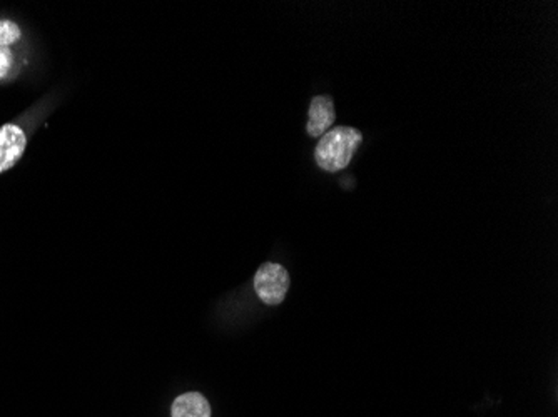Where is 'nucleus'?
<instances>
[{
	"label": "nucleus",
	"mask_w": 558,
	"mask_h": 417,
	"mask_svg": "<svg viewBox=\"0 0 558 417\" xmlns=\"http://www.w3.org/2000/svg\"><path fill=\"white\" fill-rule=\"evenodd\" d=\"M363 142V134L358 128H334L322 136L316 150L314 159L322 171H343L353 159V154Z\"/></svg>",
	"instance_id": "1"
},
{
	"label": "nucleus",
	"mask_w": 558,
	"mask_h": 417,
	"mask_svg": "<svg viewBox=\"0 0 558 417\" xmlns=\"http://www.w3.org/2000/svg\"><path fill=\"white\" fill-rule=\"evenodd\" d=\"M290 289L288 270L276 262H265L255 276V290L268 306L281 304Z\"/></svg>",
	"instance_id": "2"
},
{
	"label": "nucleus",
	"mask_w": 558,
	"mask_h": 417,
	"mask_svg": "<svg viewBox=\"0 0 558 417\" xmlns=\"http://www.w3.org/2000/svg\"><path fill=\"white\" fill-rule=\"evenodd\" d=\"M25 146L27 137L21 128L14 124L0 128V172L9 171L19 162Z\"/></svg>",
	"instance_id": "3"
},
{
	"label": "nucleus",
	"mask_w": 558,
	"mask_h": 417,
	"mask_svg": "<svg viewBox=\"0 0 558 417\" xmlns=\"http://www.w3.org/2000/svg\"><path fill=\"white\" fill-rule=\"evenodd\" d=\"M306 132L312 137H322L334 124V102L330 96L313 97Z\"/></svg>",
	"instance_id": "4"
},
{
	"label": "nucleus",
	"mask_w": 558,
	"mask_h": 417,
	"mask_svg": "<svg viewBox=\"0 0 558 417\" xmlns=\"http://www.w3.org/2000/svg\"><path fill=\"white\" fill-rule=\"evenodd\" d=\"M172 417H211V406L203 394L186 393L172 403Z\"/></svg>",
	"instance_id": "5"
},
{
	"label": "nucleus",
	"mask_w": 558,
	"mask_h": 417,
	"mask_svg": "<svg viewBox=\"0 0 558 417\" xmlns=\"http://www.w3.org/2000/svg\"><path fill=\"white\" fill-rule=\"evenodd\" d=\"M21 39V29L15 22L0 21V47H7Z\"/></svg>",
	"instance_id": "6"
},
{
	"label": "nucleus",
	"mask_w": 558,
	"mask_h": 417,
	"mask_svg": "<svg viewBox=\"0 0 558 417\" xmlns=\"http://www.w3.org/2000/svg\"><path fill=\"white\" fill-rule=\"evenodd\" d=\"M12 65V52L9 47H0V77H5Z\"/></svg>",
	"instance_id": "7"
}]
</instances>
